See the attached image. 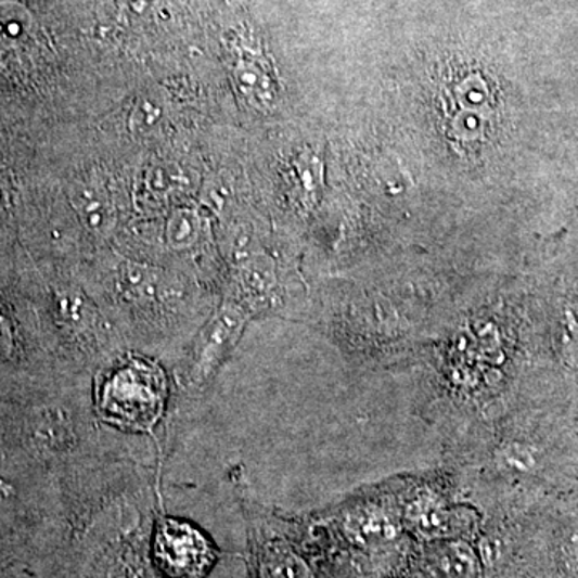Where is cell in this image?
I'll use <instances>...</instances> for the list:
<instances>
[{
    "label": "cell",
    "mask_w": 578,
    "mask_h": 578,
    "mask_svg": "<svg viewBox=\"0 0 578 578\" xmlns=\"http://www.w3.org/2000/svg\"><path fill=\"white\" fill-rule=\"evenodd\" d=\"M243 326H245V313L242 307L227 304L220 309L196 343L190 367V377L193 383L205 384L216 373L233 344L239 341Z\"/></svg>",
    "instance_id": "cell-3"
},
{
    "label": "cell",
    "mask_w": 578,
    "mask_h": 578,
    "mask_svg": "<svg viewBox=\"0 0 578 578\" xmlns=\"http://www.w3.org/2000/svg\"><path fill=\"white\" fill-rule=\"evenodd\" d=\"M29 431H31V439L35 440L36 446L49 452H56L65 447L72 434L62 416L50 410L35 414L29 423Z\"/></svg>",
    "instance_id": "cell-7"
},
{
    "label": "cell",
    "mask_w": 578,
    "mask_h": 578,
    "mask_svg": "<svg viewBox=\"0 0 578 578\" xmlns=\"http://www.w3.org/2000/svg\"><path fill=\"white\" fill-rule=\"evenodd\" d=\"M198 232V216L192 210H177L167 222V243L176 249L190 248L195 243Z\"/></svg>",
    "instance_id": "cell-8"
},
{
    "label": "cell",
    "mask_w": 578,
    "mask_h": 578,
    "mask_svg": "<svg viewBox=\"0 0 578 578\" xmlns=\"http://www.w3.org/2000/svg\"><path fill=\"white\" fill-rule=\"evenodd\" d=\"M12 347V341H10V331L7 329L5 322L0 319V354H7Z\"/></svg>",
    "instance_id": "cell-13"
},
{
    "label": "cell",
    "mask_w": 578,
    "mask_h": 578,
    "mask_svg": "<svg viewBox=\"0 0 578 578\" xmlns=\"http://www.w3.org/2000/svg\"><path fill=\"white\" fill-rule=\"evenodd\" d=\"M72 203L90 232L97 235L112 232L116 216L105 190L93 183H78L73 189Z\"/></svg>",
    "instance_id": "cell-4"
},
{
    "label": "cell",
    "mask_w": 578,
    "mask_h": 578,
    "mask_svg": "<svg viewBox=\"0 0 578 578\" xmlns=\"http://www.w3.org/2000/svg\"><path fill=\"white\" fill-rule=\"evenodd\" d=\"M418 526L424 534L429 536H444L450 530L449 513L434 503H423L418 508L416 513Z\"/></svg>",
    "instance_id": "cell-11"
},
{
    "label": "cell",
    "mask_w": 578,
    "mask_h": 578,
    "mask_svg": "<svg viewBox=\"0 0 578 578\" xmlns=\"http://www.w3.org/2000/svg\"><path fill=\"white\" fill-rule=\"evenodd\" d=\"M437 566L447 578H473L476 557L466 544H452L440 554Z\"/></svg>",
    "instance_id": "cell-9"
},
{
    "label": "cell",
    "mask_w": 578,
    "mask_h": 578,
    "mask_svg": "<svg viewBox=\"0 0 578 578\" xmlns=\"http://www.w3.org/2000/svg\"><path fill=\"white\" fill-rule=\"evenodd\" d=\"M155 557L169 577L203 578L213 564L214 548L190 524L163 519L156 529Z\"/></svg>",
    "instance_id": "cell-2"
},
{
    "label": "cell",
    "mask_w": 578,
    "mask_h": 578,
    "mask_svg": "<svg viewBox=\"0 0 578 578\" xmlns=\"http://www.w3.org/2000/svg\"><path fill=\"white\" fill-rule=\"evenodd\" d=\"M166 380L163 370L146 360H129L100 390V412L116 426L150 431L165 412Z\"/></svg>",
    "instance_id": "cell-1"
},
{
    "label": "cell",
    "mask_w": 578,
    "mask_h": 578,
    "mask_svg": "<svg viewBox=\"0 0 578 578\" xmlns=\"http://www.w3.org/2000/svg\"><path fill=\"white\" fill-rule=\"evenodd\" d=\"M500 463L508 470H526L532 461L519 446H508L500 452Z\"/></svg>",
    "instance_id": "cell-12"
},
{
    "label": "cell",
    "mask_w": 578,
    "mask_h": 578,
    "mask_svg": "<svg viewBox=\"0 0 578 578\" xmlns=\"http://www.w3.org/2000/svg\"><path fill=\"white\" fill-rule=\"evenodd\" d=\"M33 16L16 2H0V53L22 46L33 31Z\"/></svg>",
    "instance_id": "cell-5"
},
{
    "label": "cell",
    "mask_w": 578,
    "mask_h": 578,
    "mask_svg": "<svg viewBox=\"0 0 578 578\" xmlns=\"http://www.w3.org/2000/svg\"><path fill=\"white\" fill-rule=\"evenodd\" d=\"M10 206V192L9 187L3 183V180H0V213L5 210Z\"/></svg>",
    "instance_id": "cell-14"
},
{
    "label": "cell",
    "mask_w": 578,
    "mask_h": 578,
    "mask_svg": "<svg viewBox=\"0 0 578 578\" xmlns=\"http://www.w3.org/2000/svg\"><path fill=\"white\" fill-rule=\"evenodd\" d=\"M347 530L350 537L360 543H376V541L390 540L396 536V526L393 521L376 508L359 510L347 521Z\"/></svg>",
    "instance_id": "cell-6"
},
{
    "label": "cell",
    "mask_w": 578,
    "mask_h": 578,
    "mask_svg": "<svg viewBox=\"0 0 578 578\" xmlns=\"http://www.w3.org/2000/svg\"><path fill=\"white\" fill-rule=\"evenodd\" d=\"M264 578H309L306 564L285 550L270 551L262 564Z\"/></svg>",
    "instance_id": "cell-10"
}]
</instances>
